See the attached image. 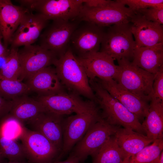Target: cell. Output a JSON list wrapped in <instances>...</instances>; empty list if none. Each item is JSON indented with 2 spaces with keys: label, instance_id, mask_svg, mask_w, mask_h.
<instances>
[{
  "label": "cell",
  "instance_id": "obj_1",
  "mask_svg": "<svg viewBox=\"0 0 163 163\" xmlns=\"http://www.w3.org/2000/svg\"><path fill=\"white\" fill-rule=\"evenodd\" d=\"M89 83L95 96L102 118L109 124L131 129L145 135L141 123L137 117L117 100L111 96L94 79Z\"/></svg>",
  "mask_w": 163,
  "mask_h": 163
},
{
  "label": "cell",
  "instance_id": "obj_2",
  "mask_svg": "<svg viewBox=\"0 0 163 163\" xmlns=\"http://www.w3.org/2000/svg\"><path fill=\"white\" fill-rule=\"evenodd\" d=\"M53 65L65 89L95 102V96L90 85L89 79L77 57L69 47Z\"/></svg>",
  "mask_w": 163,
  "mask_h": 163
},
{
  "label": "cell",
  "instance_id": "obj_3",
  "mask_svg": "<svg viewBox=\"0 0 163 163\" xmlns=\"http://www.w3.org/2000/svg\"><path fill=\"white\" fill-rule=\"evenodd\" d=\"M117 61L119 71L114 80L133 94L150 102L153 95L152 85L155 74L141 69L127 59Z\"/></svg>",
  "mask_w": 163,
  "mask_h": 163
},
{
  "label": "cell",
  "instance_id": "obj_4",
  "mask_svg": "<svg viewBox=\"0 0 163 163\" xmlns=\"http://www.w3.org/2000/svg\"><path fill=\"white\" fill-rule=\"evenodd\" d=\"M130 25L131 23L109 27L105 31L100 52L114 60L125 59L132 62L136 45Z\"/></svg>",
  "mask_w": 163,
  "mask_h": 163
},
{
  "label": "cell",
  "instance_id": "obj_5",
  "mask_svg": "<svg viewBox=\"0 0 163 163\" xmlns=\"http://www.w3.org/2000/svg\"><path fill=\"white\" fill-rule=\"evenodd\" d=\"M135 13L118 0L96 8L83 5L77 20L95 24L102 27L131 23Z\"/></svg>",
  "mask_w": 163,
  "mask_h": 163
},
{
  "label": "cell",
  "instance_id": "obj_6",
  "mask_svg": "<svg viewBox=\"0 0 163 163\" xmlns=\"http://www.w3.org/2000/svg\"><path fill=\"white\" fill-rule=\"evenodd\" d=\"M21 6L46 17L49 20H77L83 0H20Z\"/></svg>",
  "mask_w": 163,
  "mask_h": 163
},
{
  "label": "cell",
  "instance_id": "obj_7",
  "mask_svg": "<svg viewBox=\"0 0 163 163\" xmlns=\"http://www.w3.org/2000/svg\"><path fill=\"white\" fill-rule=\"evenodd\" d=\"M36 99L41 103L46 111L63 115L100 110L94 101H84L79 95L66 91L48 96H38Z\"/></svg>",
  "mask_w": 163,
  "mask_h": 163
},
{
  "label": "cell",
  "instance_id": "obj_8",
  "mask_svg": "<svg viewBox=\"0 0 163 163\" xmlns=\"http://www.w3.org/2000/svg\"><path fill=\"white\" fill-rule=\"evenodd\" d=\"M120 127L110 125L101 119L90 126L70 154L82 163L88 156L93 157Z\"/></svg>",
  "mask_w": 163,
  "mask_h": 163
},
{
  "label": "cell",
  "instance_id": "obj_9",
  "mask_svg": "<svg viewBox=\"0 0 163 163\" xmlns=\"http://www.w3.org/2000/svg\"><path fill=\"white\" fill-rule=\"evenodd\" d=\"M52 21L41 33L38 44L53 52L59 57L68 49L72 35L81 22L77 20Z\"/></svg>",
  "mask_w": 163,
  "mask_h": 163
},
{
  "label": "cell",
  "instance_id": "obj_10",
  "mask_svg": "<svg viewBox=\"0 0 163 163\" xmlns=\"http://www.w3.org/2000/svg\"><path fill=\"white\" fill-rule=\"evenodd\" d=\"M20 139L27 159L31 163H53L57 161L61 153L44 136L25 126Z\"/></svg>",
  "mask_w": 163,
  "mask_h": 163
},
{
  "label": "cell",
  "instance_id": "obj_11",
  "mask_svg": "<svg viewBox=\"0 0 163 163\" xmlns=\"http://www.w3.org/2000/svg\"><path fill=\"white\" fill-rule=\"evenodd\" d=\"M102 117L100 110L76 114L65 118L62 149L57 161L67 154L83 137L90 126Z\"/></svg>",
  "mask_w": 163,
  "mask_h": 163
},
{
  "label": "cell",
  "instance_id": "obj_12",
  "mask_svg": "<svg viewBox=\"0 0 163 163\" xmlns=\"http://www.w3.org/2000/svg\"><path fill=\"white\" fill-rule=\"evenodd\" d=\"M21 66L18 80L22 81L47 67L54 65L59 58L55 53L39 44L24 46L18 50Z\"/></svg>",
  "mask_w": 163,
  "mask_h": 163
},
{
  "label": "cell",
  "instance_id": "obj_13",
  "mask_svg": "<svg viewBox=\"0 0 163 163\" xmlns=\"http://www.w3.org/2000/svg\"><path fill=\"white\" fill-rule=\"evenodd\" d=\"M71 37L69 47L78 58L86 57L98 52L105 31L103 27L83 21Z\"/></svg>",
  "mask_w": 163,
  "mask_h": 163
},
{
  "label": "cell",
  "instance_id": "obj_14",
  "mask_svg": "<svg viewBox=\"0 0 163 163\" xmlns=\"http://www.w3.org/2000/svg\"><path fill=\"white\" fill-rule=\"evenodd\" d=\"M50 20L41 14L30 11L24 15L10 41V48L33 44L38 40Z\"/></svg>",
  "mask_w": 163,
  "mask_h": 163
},
{
  "label": "cell",
  "instance_id": "obj_15",
  "mask_svg": "<svg viewBox=\"0 0 163 163\" xmlns=\"http://www.w3.org/2000/svg\"><path fill=\"white\" fill-rule=\"evenodd\" d=\"M64 116L49 111L44 112L25 124L27 125L30 129L44 136L61 152Z\"/></svg>",
  "mask_w": 163,
  "mask_h": 163
},
{
  "label": "cell",
  "instance_id": "obj_16",
  "mask_svg": "<svg viewBox=\"0 0 163 163\" xmlns=\"http://www.w3.org/2000/svg\"><path fill=\"white\" fill-rule=\"evenodd\" d=\"M94 79L139 121L145 118L149 109V102L133 94L113 79Z\"/></svg>",
  "mask_w": 163,
  "mask_h": 163
},
{
  "label": "cell",
  "instance_id": "obj_17",
  "mask_svg": "<svg viewBox=\"0 0 163 163\" xmlns=\"http://www.w3.org/2000/svg\"><path fill=\"white\" fill-rule=\"evenodd\" d=\"M130 29L136 48L163 43V25L149 21L139 14L135 13L131 20Z\"/></svg>",
  "mask_w": 163,
  "mask_h": 163
},
{
  "label": "cell",
  "instance_id": "obj_18",
  "mask_svg": "<svg viewBox=\"0 0 163 163\" xmlns=\"http://www.w3.org/2000/svg\"><path fill=\"white\" fill-rule=\"evenodd\" d=\"M77 58L89 79L114 80L119 71L118 66L115 64L114 59L100 51Z\"/></svg>",
  "mask_w": 163,
  "mask_h": 163
},
{
  "label": "cell",
  "instance_id": "obj_19",
  "mask_svg": "<svg viewBox=\"0 0 163 163\" xmlns=\"http://www.w3.org/2000/svg\"><path fill=\"white\" fill-rule=\"evenodd\" d=\"M29 10L14 5L10 0H0V31L7 48L24 14Z\"/></svg>",
  "mask_w": 163,
  "mask_h": 163
},
{
  "label": "cell",
  "instance_id": "obj_20",
  "mask_svg": "<svg viewBox=\"0 0 163 163\" xmlns=\"http://www.w3.org/2000/svg\"><path fill=\"white\" fill-rule=\"evenodd\" d=\"M30 91L40 96H48L66 91L56 72L49 66L38 72L27 79L26 83Z\"/></svg>",
  "mask_w": 163,
  "mask_h": 163
},
{
  "label": "cell",
  "instance_id": "obj_21",
  "mask_svg": "<svg viewBox=\"0 0 163 163\" xmlns=\"http://www.w3.org/2000/svg\"><path fill=\"white\" fill-rule=\"evenodd\" d=\"M125 163L131 157L154 141L145 135L131 129L119 128L114 135Z\"/></svg>",
  "mask_w": 163,
  "mask_h": 163
},
{
  "label": "cell",
  "instance_id": "obj_22",
  "mask_svg": "<svg viewBox=\"0 0 163 163\" xmlns=\"http://www.w3.org/2000/svg\"><path fill=\"white\" fill-rule=\"evenodd\" d=\"M131 62L141 69L155 74L163 67V43L136 48Z\"/></svg>",
  "mask_w": 163,
  "mask_h": 163
},
{
  "label": "cell",
  "instance_id": "obj_23",
  "mask_svg": "<svg viewBox=\"0 0 163 163\" xmlns=\"http://www.w3.org/2000/svg\"><path fill=\"white\" fill-rule=\"evenodd\" d=\"M12 101V106L8 114L24 125L40 113L47 111L40 102L26 94L17 97Z\"/></svg>",
  "mask_w": 163,
  "mask_h": 163
},
{
  "label": "cell",
  "instance_id": "obj_24",
  "mask_svg": "<svg viewBox=\"0 0 163 163\" xmlns=\"http://www.w3.org/2000/svg\"><path fill=\"white\" fill-rule=\"evenodd\" d=\"M141 123L145 135L153 141L163 138V101L152 97Z\"/></svg>",
  "mask_w": 163,
  "mask_h": 163
},
{
  "label": "cell",
  "instance_id": "obj_25",
  "mask_svg": "<svg viewBox=\"0 0 163 163\" xmlns=\"http://www.w3.org/2000/svg\"><path fill=\"white\" fill-rule=\"evenodd\" d=\"M92 163H122L124 157L114 135L93 156Z\"/></svg>",
  "mask_w": 163,
  "mask_h": 163
},
{
  "label": "cell",
  "instance_id": "obj_26",
  "mask_svg": "<svg viewBox=\"0 0 163 163\" xmlns=\"http://www.w3.org/2000/svg\"><path fill=\"white\" fill-rule=\"evenodd\" d=\"M163 149V138L157 139L130 158L125 163H158Z\"/></svg>",
  "mask_w": 163,
  "mask_h": 163
},
{
  "label": "cell",
  "instance_id": "obj_27",
  "mask_svg": "<svg viewBox=\"0 0 163 163\" xmlns=\"http://www.w3.org/2000/svg\"><path fill=\"white\" fill-rule=\"evenodd\" d=\"M0 150L9 161H24L27 159L24 147L16 140L8 138L0 134Z\"/></svg>",
  "mask_w": 163,
  "mask_h": 163
},
{
  "label": "cell",
  "instance_id": "obj_28",
  "mask_svg": "<svg viewBox=\"0 0 163 163\" xmlns=\"http://www.w3.org/2000/svg\"><path fill=\"white\" fill-rule=\"evenodd\" d=\"M30 91L26 84L22 81L8 79L0 75V95L4 98L12 100Z\"/></svg>",
  "mask_w": 163,
  "mask_h": 163
},
{
  "label": "cell",
  "instance_id": "obj_29",
  "mask_svg": "<svg viewBox=\"0 0 163 163\" xmlns=\"http://www.w3.org/2000/svg\"><path fill=\"white\" fill-rule=\"evenodd\" d=\"M5 64L0 68V75L11 80H18L21 66L18 55V48H10Z\"/></svg>",
  "mask_w": 163,
  "mask_h": 163
},
{
  "label": "cell",
  "instance_id": "obj_30",
  "mask_svg": "<svg viewBox=\"0 0 163 163\" xmlns=\"http://www.w3.org/2000/svg\"><path fill=\"white\" fill-rule=\"evenodd\" d=\"M24 125L8 114L0 120V134L9 139H20Z\"/></svg>",
  "mask_w": 163,
  "mask_h": 163
},
{
  "label": "cell",
  "instance_id": "obj_31",
  "mask_svg": "<svg viewBox=\"0 0 163 163\" xmlns=\"http://www.w3.org/2000/svg\"><path fill=\"white\" fill-rule=\"evenodd\" d=\"M135 12L149 7L163 6V0H118Z\"/></svg>",
  "mask_w": 163,
  "mask_h": 163
},
{
  "label": "cell",
  "instance_id": "obj_32",
  "mask_svg": "<svg viewBox=\"0 0 163 163\" xmlns=\"http://www.w3.org/2000/svg\"><path fill=\"white\" fill-rule=\"evenodd\" d=\"M134 12L140 14L149 21L163 25V6L149 7Z\"/></svg>",
  "mask_w": 163,
  "mask_h": 163
},
{
  "label": "cell",
  "instance_id": "obj_33",
  "mask_svg": "<svg viewBox=\"0 0 163 163\" xmlns=\"http://www.w3.org/2000/svg\"><path fill=\"white\" fill-rule=\"evenodd\" d=\"M152 89V97L163 101V67L155 74Z\"/></svg>",
  "mask_w": 163,
  "mask_h": 163
},
{
  "label": "cell",
  "instance_id": "obj_34",
  "mask_svg": "<svg viewBox=\"0 0 163 163\" xmlns=\"http://www.w3.org/2000/svg\"><path fill=\"white\" fill-rule=\"evenodd\" d=\"M12 104V100H7L0 95V120L9 113Z\"/></svg>",
  "mask_w": 163,
  "mask_h": 163
},
{
  "label": "cell",
  "instance_id": "obj_35",
  "mask_svg": "<svg viewBox=\"0 0 163 163\" xmlns=\"http://www.w3.org/2000/svg\"><path fill=\"white\" fill-rule=\"evenodd\" d=\"M83 5L89 8H96L105 5L109 3V0H83Z\"/></svg>",
  "mask_w": 163,
  "mask_h": 163
},
{
  "label": "cell",
  "instance_id": "obj_36",
  "mask_svg": "<svg viewBox=\"0 0 163 163\" xmlns=\"http://www.w3.org/2000/svg\"><path fill=\"white\" fill-rule=\"evenodd\" d=\"M3 37L0 31V57L5 55L9 53L10 49L6 47L2 42Z\"/></svg>",
  "mask_w": 163,
  "mask_h": 163
},
{
  "label": "cell",
  "instance_id": "obj_37",
  "mask_svg": "<svg viewBox=\"0 0 163 163\" xmlns=\"http://www.w3.org/2000/svg\"><path fill=\"white\" fill-rule=\"evenodd\" d=\"M53 163H81V162L77 158L70 154L66 160L62 161H56Z\"/></svg>",
  "mask_w": 163,
  "mask_h": 163
},
{
  "label": "cell",
  "instance_id": "obj_38",
  "mask_svg": "<svg viewBox=\"0 0 163 163\" xmlns=\"http://www.w3.org/2000/svg\"><path fill=\"white\" fill-rule=\"evenodd\" d=\"M158 163H163V152L161 153L158 159Z\"/></svg>",
  "mask_w": 163,
  "mask_h": 163
},
{
  "label": "cell",
  "instance_id": "obj_39",
  "mask_svg": "<svg viewBox=\"0 0 163 163\" xmlns=\"http://www.w3.org/2000/svg\"><path fill=\"white\" fill-rule=\"evenodd\" d=\"M4 158H5L2 152L0 150V163H2Z\"/></svg>",
  "mask_w": 163,
  "mask_h": 163
},
{
  "label": "cell",
  "instance_id": "obj_40",
  "mask_svg": "<svg viewBox=\"0 0 163 163\" xmlns=\"http://www.w3.org/2000/svg\"><path fill=\"white\" fill-rule=\"evenodd\" d=\"M7 163H31L30 162L24 161H9Z\"/></svg>",
  "mask_w": 163,
  "mask_h": 163
}]
</instances>
